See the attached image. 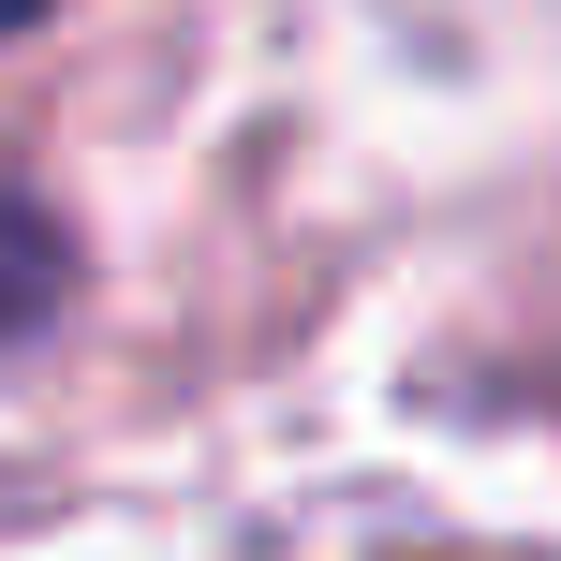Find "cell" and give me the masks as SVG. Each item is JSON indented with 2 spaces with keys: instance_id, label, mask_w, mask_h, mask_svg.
Here are the masks:
<instances>
[{
  "instance_id": "6da1fadb",
  "label": "cell",
  "mask_w": 561,
  "mask_h": 561,
  "mask_svg": "<svg viewBox=\"0 0 561 561\" xmlns=\"http://www.w3.org/2000/svg\"><path fill=\"white\" fill-rule=\"evenodd\" d=\"M45 296H59V237L30 222L15 193H0V325H30V310H45Z\"/></svg>"
},
{
  "instance_id": "7a4b0ae2",
  "label": "cell",
  "mask_w": 561,
  "mask_h": 561,
  "mask_svg": "<svg viewBox=\"0 0 561 561\" xmlns=\"http://www.w3.org/2000/svg\"><path fill=\"white\" fill-rule=\"evenodd\" d=\"M30 15H45V0H0V30H30Z\"/></svg>"
}]
</instances>
